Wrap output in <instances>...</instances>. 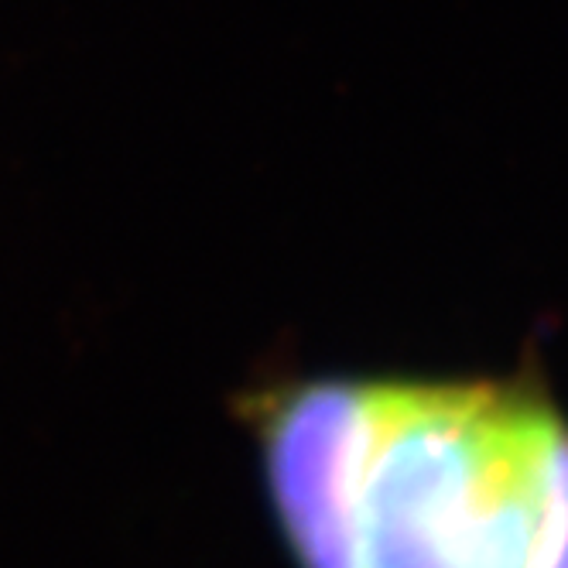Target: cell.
Segmentation results:
<instances>
[{
  "mask_svg": "<svg viewBox=\"0 0 568 568\" xmlns=\"http://www.w3.org/2000/svg\"><path fill=\"white\" fill-rule=\"evenodd\" d=\"M298 568H531L568 422L524 384L318 377L254 412Z\"/></svg>",
  "mask_w": 568,
  "mask_h": 568,
  "instance_id": "6da1fadb",
  "label": "cell"
}]
</instances>
